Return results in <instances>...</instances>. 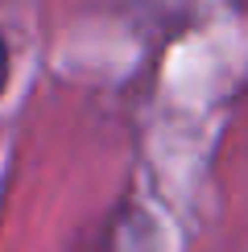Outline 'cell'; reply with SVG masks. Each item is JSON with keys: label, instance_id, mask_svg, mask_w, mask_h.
<instances>
[{"label": "cell", "instance_id": "cell-1", "mask_svg": "<svg viewBox=\"0 0 248 252\" xmlns=\"http://www.w3.org/2000/svg\"><path fill=\"white\" fill-rule=\"evenodd\" d=\"M4 87H8V46L0 37V95H4Z\"/></svg>", "mask_w": 248, "mask_h": 252}]
</instances>
